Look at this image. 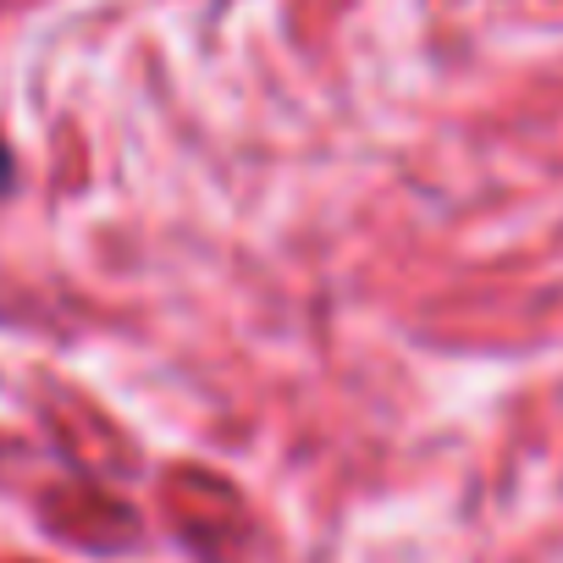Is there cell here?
Listing matches in <instances>:
<instances>
[{
	"mask_svg": "<svg viewBox=\"0 0 563 563\" xmlns=\"http://www.w3.org/2000/svg\"><path fill=\"white\" fill-rule=\"evenodd\" d=\"M7 183H12V150L0 144V188H7Z\"/></svg>",
	"mask_w": 563,
	"mask_h": 563,
	"instance_id": "6da1fadb",
	"label": "cell"
}]
</instances>
